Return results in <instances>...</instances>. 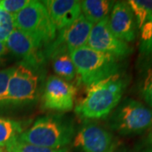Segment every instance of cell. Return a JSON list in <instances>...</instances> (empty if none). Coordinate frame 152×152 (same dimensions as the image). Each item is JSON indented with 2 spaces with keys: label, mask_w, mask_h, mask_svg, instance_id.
Segmentation results:
<instances>
[{
  "label": "cell",
  "mask_w": 152,
  "mask_h": 152,
  "mask_svg": "<svg viewBox=\"0 0 152 152\" xmlns=\"http://www.w3.org/2000/svg\"><path fill=\"white\" fill-rule=\"evenodd\" d=\"M128 82L119 73L88 86L85 98L75 107V113L86 119L107 117L121 102Z\"/></svg>",
  "instance_id": "6da1fadb"
},
{
  "label": "cell",
  "mask_w": 152,
  "mask_h": 152,
  "mask_svg": "<svg viewBox=\"0 0 152 152\" xmlns=\"http://www.w3.org/2000/svg\"><path fill=\"white\" fill-rule=\"evenodd\" d=\"M75 134V129L70 119L61 115H49L36 120L18 139L37 146L59 149L69 145Z\"/></svg>",
  "instance_id": "7a4b0ae2"
},
{
  "label": "cell",
  "mask_w": 152,
  "mask_h": 152,
  "mask_svg": "<svg viewBox=\"0 0 152 152\" xmlns=\"http://www.w3.org/2000/svg\"><path fill=\"white\" fill-rule=\"evenodd\" d=\"M69 56L80 80L86 86L118 74L119 60L87 46L73 51Z\"/></svg>",
  "instance_id": "3957f363"
},
{
  "label": "cell",
  "mask_w": 152,
  "mask_h": 152,
  "mask_svg": "<svg viewBox=\"0 0 152 152\" xmlns=\"http://www.w3.org/2000/svg\"><path fill=\"white\" fill-rule=\"evenodd\" d=\"M109 128L121 135H136L152 126V109L139 101L126 98L111 113Z\"/></svg>",
  "instance_id": "277c9868"
},
{
  "label": "cell",
  "mask_w": 152,
  "mask_h": 152,
  "mask_svg": "<svg viewBox=\"0 0 152 152\" xmlns=\"http://www.w3.org/2000/svg\"><path fill=\"white\" fill-rule=\"evenodd\" d=\"M13 20L15 29L26 33L45 48L56 38L57 30L43 2L30 1Z\"/></svg>",
  "instance_id": "5b68a950"
},
{
  "label": "cell",
  "mask_w": 152,
  "mask_h": 152,
  "mask_svg": "<svg viewBox=\"0 0 152 152\" xmlns=\"http://www.w3.org/2000/svg\"><path fill=\"white\" fill-rule=\"evenodd\" d=\"M92 26L81 14L69 27L58 31L54 41L45 48V57L53 58L57 55L70 53L86 46Z\"/></svg>",
  "instance_id": "8992f818"
},
{
  "label": "cell",
  "mask_w": 152,
  "mask_h": 152,
  "mask_svg": "<svg viewBox=\"0 0 152 152\" xmlns=\"http://www.w3.org/2000/svg\"><path fill=\"white\" fill-rule=\"evenodd\" d=\"M38 76L32 69L20 64L15 67L8 84L5 105H21L34 101L37 97Z\"/></svg>",
  "instance_id": "52a82bcc"
},
{
  "label": "cell",
  "mask_w": 152,
  "mask_h": 152,
  "mask_svg": "<svg viewBox=\"0 0 152 152\" xmlns=\"http://www.w3.org/2000/svg\"><path fill=\"white\" fill-rule=\"evenodd\" d=\"M74 139L75 147L83 152H114L120 145L116 136L95 123L83 125Z\"/></svg>",
  "instance_id": "ba28073f"
},
{
  "label": "cell",
  "mask_w": 152,
  "mask_h": 152,
  "mask_svg": "<svg viewBox=\"0 0 152 152\" xmlns=\"http://www.w3.org/2000/svg\"><path fill=\"white\" fill-rule=\"evenodd\" d=\"M108 17L109 15L93 25L87 41V47L121 60L130 55L133 48L113 34L109 28Z\"/></svg>",
  "instance_id": "9c48e42d"
},
{
  "label": "cell",
  "mask_w": 152,
  "mask_h": 152,
  "mask_svg": "<svg viewBox=\"0 0 152 152\" xmlns=\"http://www.w3.org/2000/svg\"><path fill=\"white\" fill-rule=\"evenodd\" d=\"M8 51L22 60V64L36 69L43 63L45 48L26 33L15 29L5 41Z\"/></svg>",
  "instance_id": "30bf717a"
},
{
  "label": "cell",
  "mask_w": 152,
  "mask_h": 152,
  "mask_svg": "<svg viewBox=\"0 0 152 152\" xmlns=\"http://www.w3.org/2000/svg\"><path fill=\"white\" fill-rule=\"evenodd\" d=\"M76 89L69 82L58 76H49L44 86L42 102L45 108L59 112L74 107Z\"/></svg>",
  "instance_id": "8fae6325"
},
{
  "label": "cell",
  "mask_w": 152,
  "mask_h": 152,
  "mask_svg": "<svg viewBox=\"0 0 152 152\" xmlns=\"http://www.w3.org/2000/svg\"><path fill=\"white\" fill-rule=\"evenodd\" d=\"M108 25L114 36L126 43L132 42L137 36V24L128 2L114 3L108 17Z\"/></svg>",
  "instance_id": "7c38bea8"
},
{
  "label": "cell",
  "mask_w": 152,
  "mask_h": 152,
  "mask_svg": "<svg viewBox=\"0 0 152 152\" xmlns=\"http://www.w3.org/2000/svg\"><path fill=\"white\" fill-rule=\"evenodd\" d=\"M43 3L51 20L58 31L69 27L81 15L80 1L49 0Z\"/></svg>",
  "instance_id": "4fadbf2b"
},
{
  "label": "cell",
  "mask_w": 152,
  "mask_h": 152,
  "mask_svg": "<svg viewBox=\"0 0 152 152\" xmlns=\"http://www.w3.org/2000/svg\"><path fill=\"white\" fill-rule=\"evenodd\" d=\"M114 3L108 0H84L80 1L81 14L92 25L108 16Z\"/></svg>",
  "instance_id": "5bb4252c"
},
{
  "label": "cell",
  "mask_w": 152,
  "mask_h": 152,
  "mask_svg": "<svg viewBox=\"0 0 152 152\" xmlns=\"http://www.w3.org/2000/svg\"><path fill=\"white\" fill-rule=\"evenodd\" d=\"M24 131L21 122L0 118V148L8 147Z\"/></svg>",
  "instance_id": "9a60e30c"
},
{
  "label": "cell",
  "mask_w": 152,
  "mask_h": 152,
  "mask_svg": "<svg viewBox=\"0 0 152 152\" xmlns=\"http://www.w3.org/2000/svg\"><path fill=\"white\" fill-rule=\"evenodd\" d=\"M53 59V67L59 78L66 81H71L77 76L75 66L69 53L57 55Z\"/></svg>",
  "instance_id": "2e32d148"
},
{
  "label": "cell",
  "mask_w": 152,
  "mask_h": 152,
  "mask_svg": "<svg viewBox=\"0 0 152 152\" xmlns=\"http://www.w3.org/2000/svg\"><path fill=\"white\" fill-rule=\"evenodd\" d=\"M129 5L134 13L140 30L146 23L152 22V0H129Z\"/></svg>",
  "instance_id": "e0dca14e"
},
{
  "label": "cell",
  "mask_w": 152,
  "mask_h": 152,
  "mask_svg": "<svg viewBox=\"0 0 152 152\" xmlns=\"http://www.w3.org/2000/svg\"><path fill=\"white\" fill-rule=\"evenodd\" d=\"M136 64L140 72H144L152 66V33L147 40L140 42Z\"/></svg>",
  "instance_id": "ac0fdd59"
},
{
  "label": "cell",
  "mask_w": 152,
  "mask_h": 152,
  "mask_svg": "<svg viewBox=\"0 0 152 152\" xmlns=\"http://www.w3.org/2000/svg\"><path fill=\"white\" fill-rule=\"evenodd\" d=\"M8 152H69L66 149H53L48 147L37 146L31 145L26 142H23L17 139L16 140L10 144L8 147H6Z\"/></svg>",
  "instance_id": "d6986e66"
},
{
  "label": "cell",
  "mask_w": 152,
  "mask_h": 152,
  "mask_svg": "<svg viewBox=\"0 0 152 152\" xmlns=\"http://www.w3.org/2000/svg\"><path fill=\"white\" fill-rule=\"evenodd\" d=\"M15 29L13 16L0 8V42H5Z\"/></svg>",
  "instance_id": "ffe728a7"
},
{
  "label": "cell",
  "mask_w": 152,
  "mask_h": 152,
  "mask_svg": "<svg viewBox=\"0 0 152 152\" xmlns=\"http://www.w3.org/2000/svg\"><path fill=\"white\" fill-rule=\"evenodd\" d=\"M140 83V93L146 103L152 107V66L144 72Z\"/></svg>",
  "instance_id": "44dd1931"
},
{
  "label": "cell",
  "mask_w": 152,
  "mask_h": 152,
  "mask_svg": "<svg viewBox=\"0 0 152 152\" xmlns=\"http://www.w3.org/2000/svg\"><path fill=\"white\" fill-rule=\"evenodd\" d=\"M30 1L31 0H0V8L14 16L27 5Z\"/></svg>",
  "instance_id": "7402d4cb"
},
{
  "label": "cell",
  "mask_w": 152,
  "mask_h": 152,
  "mask_svg": "<svg viewBox=\"0 0 152 152\" xmlns=\"http://www.w3.org/2000/svg\"><path fill=\"white\" fill-rule=\"evenodd\" d=\"M15 67H10L0 70V106L5 105V97L8 84Z\"/></svg>",
  "instance_id": "603a6c76"
},
{
  "label": "cell",
  "mask_w": 152,
  "mask_h": 152,
  "mask_svg": "<svg viewBox=\"0 0 152 152\" xmlns=\"http://www.w3.org/2000/svg\"><path fill=\"white\" fill-rule=\"evenodd\" d=\"M135 152H152V126L136 145Z\"/></svg>",
  "instance_id": "cb8c5ba5"
},
{
  "label": "cell",
  "mask_w": 152,
  "mask_h": 152,
  "mask_svg": "<svg viewBox=\"0 0 152 152\" xmlns=\"http://www.w3.org/2000/svg\"><path fill=\"white\" fill-rule=\"evenodd\" d=\"M7 53H8V49L6 48L4 42H0V65L4 62V58Z\"/></svg>",
  "instance_id": "d4e9b609"
},
{
  "label": "cell",
  "mask_w": 152,
  "mask_h": 152,
  "mask_svg": "<svg viewBox=\"0 0 152 152\" xmlns=\"http://www.w3.org/2000/svg\"><path fill=\"white\" fill-rule=\"evenodd\" d=\"M114 152H130V151H126V150H120V151H116Z\"/></svg>",
  "instance_id": "484cf974"
},
{
  "label": "cell",
  "mask_w": 152,
  "mask_h": 152,
  "mask_svg": "<svg viewBox=\"0 0 152 152\" xmlns=\"http://www.w3.org/2000/svg\"><path fill=\"white\" fill-rule=\"evenodd\" d=\"M0 152H4V151L2 150V148H0Z\"/></svg>",
  "instance_id": "4316f807"
}]
</instances>
